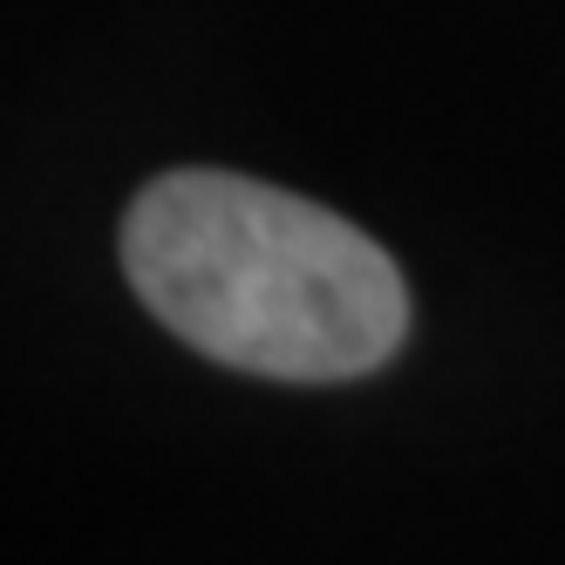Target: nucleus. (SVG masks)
Here are the masks:
<instances>
[{"label":"nucleus","instance_id":"1","mask_svg":"<svg viewBox=\"0 0 565 565\" xmlns=\"http://www.w3.org/2000/svg\"><path fill=\"white\" fill-rule=\"evenodd\" d=\"M124 273L184 348L266 382L375 375L409 334V287L369 232L238 171L150 178Z\"/></svg>","mask_w":565,"mask_h":565}]
</instances>
